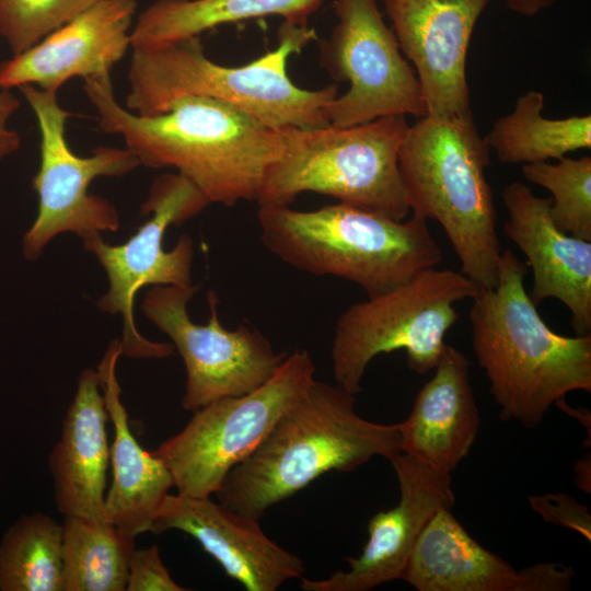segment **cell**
<instances>
[{"mask_svg":"<svg viewBox=\"0 0 591 591\" xmlns=\"http://www.w3.org/2000/svg\"><path fill=\"white\" fill-rule=\"evenodd\" d=\"M83 90L101 130L119 136L140 165L176 170L210 204L255 201L282 151L279 129L225 101L184 96L161 114L139 116L116 101L111 76L84 79Z\"/></svg>","mask_w":591,"mask_h":591,"instance_id":"obj_1","label":"cell"},{"mask_svg":"<svg viewBox=\"0 0 591 591\" xmlns=\"http://www.w3.org/2000/svg\"><path fill=\"white\" fill-rule=\"evenodd\" d=\"M528 268L501 252L497 282L471 299V340L503 421L540 425L575 391L591 392V334L551 329L525 291Z\"/></svg>","mask_w":591,"mask_h":591,"instance_id":"obj_2","label":"cell"},{"mask_svg":"<svg viewBox=\"0 0 591 591\" xmlns=\"http://www.w3.org/2000/svg\"><path fill=\"white\" fill-rule=\"evenodd\" d=\"M355 395L314 380L278 418L260 444L224 477L218 501L258 519L320 476L352 472L375 456L401 451L397 424L360 417Z\"/></svg>","mask_w":591,"mask_h":591,"instance_id":"obj_3","label":"cell"},{"mask_svg":"<svg viewBox=\"0 0 591 591\" xmlns=\"http://www.w3.org/2000/svg\"><path fill=\"white\" fill-rule=\"evenodd\" d=\"M278 37L275 49L237 67L209 59L200 36L131 48L126 108L153 116L184 96H207L231 103L275 129L328 125L327 108L338 95L336 85L302 89L287 71L290 56L315 39V31L283 21Z\"/></svg>","mask_w":591,"mask_h":591,"instance_id":"obj_4","label":"cell"},{"mask_svg":"<svg viewBox=\"0 0 591 591\" xmlns=\"http://www.w3.org/2000/svg\"><path fill=\"white\" fill-rule=\"evenodd\" d=\"M489 164L490 149L472 111L419 118L408 127L398 151L409 210L442 227L461 273L478 288L496 285L501 255L494 196L485 174Z\"/></svg>","mask_w":591,"mask_h":591,"instance_id":"obj_5","label":"cell"},{"mask_svg":"<svg viewBox=\"0 0 591 591\" xmlns=\"http://www.w3.org/2000/svg\"><path fill=\"white\" fill-rule=\"evenodd\" d=\"M263 245L283 263L315 276L331 275L384 294L436 268L442 259L427 220L398 221L338 202L301 211L258 207Z\"/></svg>","mask_w":591,"mask_h":591,"instance_id":"obj_6","label":"cell"},{"mask_svg":"<svg viewBox=\"0 0 591 591\" xmlns=\"http://www.w3.org/2000/svg\"><path fill=\"white\" fill-rule=\"evenodd\" d=\"M408 127L405 116H387L348 127L279 129L282 151L268 167L255 201L258 207L289 206L311 192L405 220L410 210L398 151Z\"/></svg>","mask_w":591,"mask_h":591,"instance_id":"obj_7","label":"cell"},{"mask_svg":"<svg viewBox=\"0 0 591 591\" xmlns=\"http://www.w3.org/2000/svg\"><path fill=\"white\" fill-rule=\"evenodd\" d=\"M478 289L461 271L432 268L348 306L337 320L332 344L336 384L358 394L369 363L396 350H405L412 371H432L447 345V333L459 320L455 304L472 299Z\"/></svg>","mask_w":591,"mask_h":591,"instance_id":"obj_8","label":"cell"},{"mask_svg":"<svg viewBox=\"0 0 591 591\" xmlns=\"http://www.w3.org/2000/svg\"><path fill=\"white\" fill-rule=\"evenodd\" d=\"M314 375L310 354L296 349L257 389L195 410L178 433L153 451L167 467L176 494L192 498L216 495L228 473L260 444Z\"/></svg>","mask_w":591,"mask_h":591,"instance_id":"obj_9","label":"cell"},{"mask_svg":"<svg viewBox=\"0 0 591 591\" xmlns=\"http://www.w3.org/2000/svg\"><path fill=\"white\" fill-rule=\"evenodd\" d=\"M210 201L189 179L178 173H164L154 178L141 216L150 218L123 244L112 245L102 234L83 242L104 268L108 290L99 308L123 318V355L138 359H163L174 352L169 343L152 341L136 327L135 299L146 286L188 287L192 285L194 242L182 234L170 251L164 250V236L170 225L179 227L202 212Z\"/></svg>","mask_w":591,"mask_h":591,"instance_id":"obj_10","label":"cell"},{"mask_svg":"<svg viewBox=\"0 0 591 591\" xmlns=\"http://www.w3.org/2000/svg\"><path fill=\"white\" fill-rule=\"evenodd\" d=\"M35 115L39 130V166L32 179L37 213L22 240L23 255L35 260L58 235L70 232L82 241L116 232L117 208L106 198L90 194L97 177H121L140 162L127 148L99 147L89 157L74 153L66 137L72 114L58 102L57 92L32 84L18 88Z\"/></svg>","mask_w":591,"mask_h":591,"instance_id":"obj_11","label":"cell"},{"mask_svg":"<svg viewBox=\"0 0 591 591\" xmlns=\"http://www.w3.org/2000/svg\"><path fill=\"white\" fill-rule=\"evenodd\" d=\"M198 289L194 285L153 286L140 304L143 315L172 340L184 361L186 389L182 406L188 412L257 389L287 355L275 352L268 338L251 325L223 327L215 291L208 293V322L195 323L187 304Z\"/></svg>","mask_w":591,"mask_h":591,"instance_id":"obj_12","label":"cell"},{"mask_svg":"<svg viewBox=\"0 0 591 591\" xmlns=\"http://www.w3.org/2000/svg\"><path fill=\"white\" fill-rule=\"evenodd\" d=\"M334 8L337 23L320 45L321 63L349 88L329 103V124L348 127L387 116H426L418 78L375 0H335Z\"/></svg>","mask_w":591,"mask_h":591,"instance_id":"obj_13","label":"cell"},{"mask_svg":"<svg viewBox=\"0 0 591 591\" xmlns=\"http://www.w3.org/2000/svg\"><path fill=\"white\" fill-rule=\"evenodd\" d=\"M399 486L395 507L373 514L368 541L348 568L327 578H301L303 591H369L401 579L413 548L436 512L455 503L451 474L399 453L390 460Z\"/></svg>","mask_w":591,"mask_h":591,"instance_id":"obj_14","label":"cell"},{"mask_svg":"<svg viewBox=\"0 0 591 591\" xmlns=\"http://www.w3.org/2000/svg\"><path fill=\"white\" fill-rule=\"evenodd\" d=\"M490 0H384L402 53L414 65L427 115L471 112L466 56Z\"/></svg>","mask_w":591,"mask_h":591,"instance_id":"obj_15","label":"cell"},{"mask_svg":"<svg viewBox=\"0 0 591 591\" xmlns=\"http://www.w3.org/2000/svg\"><path fill=\"white\" fill-rule=\"evenodd\" d=\"M573 575L558 563L517 570L474 540L451 509H441L420 533L401 579L418 591H568Z\"/></svg>","mask_w":591,"mask_h":591,"instance_id":"obj_16","label":"cell"},{"mask_svg":"<svg viewBox=\"0 0 591 591\" xmlns=\"http://www.w3.org/2000/svg\"><path fill=\"white\" fill-rule=\"evenodd\" d=\"M136 0H97L25 51L0 63V89L58 90L72 78L109 76L131 48Z\"/></svg>","mask_w":591,"mask_h":591,"instance_id":"obj_17","label":"cell"},{"mask_svg":"<svg viewBox=\"0 0 591 591\" xmlns=\"http://www.w3.org/2000/svg\"><path fill=\"white\" fill-rule=\"evenodd\" d=\"M258 519L208 498L169 494L150 532L178 530L193 536L231 579L247 591H275L302 578L303 560L270 540Z\"/></svg>","mask_w":591,"mask_h":591,"instance_id":"obj_18","label":"cell"},{"mask_svg":"<svg viewBox=\"0 0 591 591\" xmlns=\"http://www.w3.org/2000/svg\"><path fill=\"white\" fill-rule=\"evenodd\" d=\"M502 201L505 235L532 269V302L557 299L570 312L576 335L591 334V242L560 231L549 215L551 198L536 196L524 183L506 186Z\"/></svg>","mask_w":591,"mask_h":591,"instance_id":"obj_19","label":"cell"},{"mask_svg":"<svg viewBox=\"0 0 591 591\" xmlns=\"http://www.w3.org/2000/svg\"><path fill=\"white\" fill-rule=\"evenodd\" d=\"M97 369H84L48 456L57 509L63 515L106 521L109 420ZM107 522V521H106Z\"/></svg>","mask_w":591,"mask_h":591,"instance_id":"obj_20","label":"cell"},{"mask_svg":"<svg viewBox=\"0 0 591 591\" xmlns=\"http://www.w3.org/2000/svg\"><path fill=\"white\" fill-rule=\"evenodd\" d=\"M432 378L419 390L408 417L397 422L401 451L452 473L470 454L480 427L467 358L445 345Z\"/></svg>","mask_w":591,"mask_h":591,"instance_id":"obj_21","label":"cell"},{"mask_svg":"<svg viewBox=\"0 0 591 591\" xmlns=\"http://www.w3.org/2000/svg\"><path fill=\"white\" fill-rule=\"evenodd\" d=\"M121 355V343L115 339L97 367L114 429L109 445L112 482L105 497V518L124 533L136 537L150 532L157 512L174 484L163 461L153 452L146 451L130 430L116 374Z\"/></svg>","mask_w":591,"mask_h":591,"instance_id":"obj_22","label":"cell"},{"mask_svg":"<svg viewBox=\"0 0 591 591\" xmlns=\"http://www.w3.org/2000/svg\"><path fill=\"white\" fill-rule=\"evenodd\" d=\"M322 0H155L136 19L131 48H153L200 36L220 25L279 15L308 25Z\"/></svg>","mask_w":591,"mask_h":591,"instance_id":"obj_23","label":"cell"},{"mask_svg":"<svg viewBox=\"0 0 591 591\" xmlns=\"http://www.w3.org/2000/svg\"><path fill=\"white\" fill-rule=\"evenodd\" d=\"M544 95L528 91L511 113L497 118L484 137L497 159L506 164H530L591 148V116L551 119L543 116Z\"/></svg>","mask_w":591,"mask_h":591,"instance_id":"obj_24","label":"cell"},{"mask_svg":"<svg viewBox=\"0 0 591 591\" xmlns=\"http://www.w3.org/2000/svg\"><path fill=\"white\" fill-rule=\"evenodd\" d=\"M63 517V591H125L136 537L106 521Z\"/></svg>","mask_w":591,"mask_h":591,"instance_id":"obj_25","label":"cell"},{"mask_svg":"<svg viewBox=\"0 0 591 591\" xmlns=\"http://www.w3.org/2000/svg\"><path fill=\"white\" fill-rule=\"evenodd\" d=\"M62 524L23 514L0 543L1 591H63Z\"/></svg>","mask_w":591,"mask_h":591,"instance_id":"obj_26","label":"cell"},{"mask_svg":"<svg viewBox=\"0 0 591 591\" xmlns=\"http://www.w3.org/2000/svg\"><path fill=\"white\" fill-rule=\"evenodd\" d=\"M525 179L553 195L549 215L563 232L591 242V158L564 157L522 165Z\"/></svg>","mask_w":591,"mask_h":591,"instance_id":"obj_27","label":"cell"},{"mask_svg":"<svg viewBox=\"0 0 591 591\" xmlns=\"http://www.w3.org/2000/svg\"><path fill=\"white\" fill-rule=\"evenodd\" d=\"M97 0H0V37L12 55L34 46Z\"/></svg>","mask_w":591,"mask_h":591,"instance_id":"obj_28","label":"cell"},{"mask_svg":"<svg viewBox=\"0 0 591 591\" xmlns=\"http://www.w3.org/2000/svg\"><path fill=\"white\" fill-rule=\"evenodd\" d=\"M533 511L543 520L558 526L571 529L591 541V514L588 508L576 498L564 493H547L542 496H529Z\"/></svg>","mask_w":591,"mask_h":591,"instance_id":"obj_29","label":"cell"},{"mask_svg":"<svg viewBox=\"0 0 591 591\" xmlns=\"http://www.w3.org/2000/svg\"><path fill=\"white\" fill-rule=\"evenodd\" d=\"M127 591H186L172 578L157 545L135 549L129 559Z\"/></svg>","mask_w":591,"mask_h":591,"instance_id":"obj_30","label":"cell"},{"mask_svg":"<svg viewBox=\"0 0 591 591\" xmlns=\"http://www.w3.org/2000/svg\"><path fill=\"white\" fill-rule=\"evenodd\" d=\"M20 104V99L12 90H0V161L20 148V135L9 126L10 118Z\"/></svg>","mask_w":591,"mask_h":591,"instance_id":"obj_31","label":"cell"},{"mask_svg":"<svg viewBox=\"0 0 591 591\" xmlns=\"http://www.w3.org/2000/svg\"><path fill=\"white\" fill-rule=\"evenodd\" d=\"M558 0H505L506 5L517 14L534 16L541 11L551 8Z\"/></svg>","mask_w":591,"mask_h":591,"instance_id":"obj_32","label":"cell"},{"mask_svg":"<svg viewBox=\"0 0 591 591\" xmlns=\"http://www.w3.org/2000/svg\"><path fill=\"white\" fill-rule=\"evenodd\" d=\"M575 483L584 493L591 491V455L590 452L575 464Z\"/></svg>","mask_w":591,"mask_h":591,"instance_id":"obj_33","label":"cell"}]
</instances>
